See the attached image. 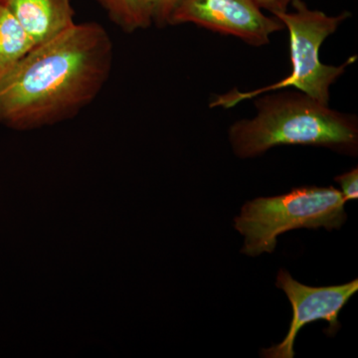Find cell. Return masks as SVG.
Returning a JSON list of instances; mask_svg holds the SVG:
<instances>
[{"label":"cell","mask_w":358,"mask_h":358,"mask_svg":"<svg viewBox=\"0 0 358 358\" xmlns=\"http://www.w3.org/2000/svg\"><path fill=\"white\" fill-rule=\"evenodd\" d=\"M336 181L341 185V192L345 202L348 200L358 199V169L357 167L348 173L338 176L336 178Z\"/></svg>","instance_id":"cell-11"},{"label":"cell","mask_w":358,"mask_h":358,"mask_svg":"<svg viewBox=\"0 0 358 358\" xmlns=\"http://www.w3.org/2000/svg\"><path fill=\"white\" fill-rule=\"evenodd\" d=\"M185 23L238 37L255 47L270 43L274 33L285 29L274 15L263 13L256 0H182L169 25Z\"/></svg>","instance_id":"cell-5"},{"label":"cell","mask_w":358,"mask_h":358,"mask_svg":"<svg viewBox=\"0 0 358 358\" xmlns=\"http://www.w3.org/2000/svg\"><path fill=\"white\" fill-rule=\"evenodd\" d=\"M35 46L24 28L0 1V70L17 62Z\"/></svg>","instance_id":"cell-8"},{"label":"cell","mask_w":358,"mask_h":358,"mask_svg":"<svg viewBox=\"0 0 358 358\" xmlns=\"http://www.w3.org/2000/svg\"><path fill=\"white\" fill-rule=\"evenodd\" d=\"M35 44H43L75 24L71 0H0Z\"/></svg>","instance_id":"cell-7"},{"label":"cell","mask_w":358,"mask_h":358,"mask_svg":"<svg viewBox=\"0 0 358 358\" xmlns=\"http://www.w3.org/2000/svg\"><path fill=\"white\" fill-rule=\"evenodd\" d=\"M110 20L124 31L147 29L152 23V0H96Z\"/></svg>","instance_id":"cell-9"},{"label":"cell","mask_w":358,"mask_h":358,"mask_svg":"<svg viewBox=\"0 0 358 358\" xmlns=\"http://www.w3.org/2000/svg\"><path fill=\"white\" fill-rule=\"evenodd\" d=\"M266 94L256 96L255 117L230 127V143L240 159L259 157L285 145H313L357 155V115L331 109L300 91Z\"/></svg>","instance_id":"cell-2"},{"label":"cell","mask_w":358,"mask_h":358,"mask_svg":"<svg viewBox=\"0 0 358 358\" xmlns=\"http://www.w3.org/2000/svg\"><path fill=\"white\" fill-rule=\"evenodd\" d=\"M345 204L341 190L333 186L296 188L287 194L247 202L234 220L235 229L245 237L242 253H272L277 238L289 230L339 229L348 218Z\"/></svg>","instance_id":"cell-4"},{"label":"cell","mask_w":358,"mask_h":358,"mask_svg":"<svg viewBox=\"0 0 358 358\" xmlns=\"http://www.w3.org/2000/svg\"><path fill=\"white\" fill-rule=\"evenodd\" d=\"M261 8L270 11L274 15L275 13H284L288 10L292 0H256Z\"/></svg>","instance_id":"cell-12"},{"label":"cell","mask_w":358,"mask_h":358,"mask_svg":"<svg viewBox=\"0 0 358 358\" xmlns=\"http://www.w3.org/2000/svg\"><path fill=\"white\" fill-rule=\"evenodd\" d=\"M112 63L105 28L75 23L0 70V124L30 129L76 114L103 88Z\"/></svg>","instance_id":"cell-1"},{"label":"cell","mask_w":358,"mask_h":358,"mask_svg":"<svg viewBox=\"0 0 358 358\" xmlns=\"http://www.w3.org/2000/svg\"><path fill=\"white\" fill-rule=\"evenodd\" d=\"M152 23L159 27L169 24L171 15L182 0H152Z\"/></svg>","instance_id":"cell-10"},{"label":"cell","mask_w":358,"mask_h":358,"mask_svg":"<svg viewBox=\"0 0 358 358\" xmlns=\"http://www.w3.org/2000/svg\"><path fill=\"white\" fill-rule=\"evenodd\" d=\"M275 286L282 289L293 308V320L286 338L279 345L263 350V357L293 358L294 343L301 327L315 322L327 320L329 327L326 333L334 336L341 329L338 315L350 298L358 291V281L341 286L308 287L296 282L286 270H280Z\"/></svg>","instance_id":"cell-6"},{"label":"cell","mask_w":358,"mask_h":358,"mask_svg":"<svg viewBox=\"0 0 358 358\" xmlns=\"http://www.w3.org/2000/svg\"><path fill=\"white\" fill-rule=\"evenodd\" d=\"M291 4L294 11L274 14L289 31L292 62L289 76L277 83L253 91L241 92L233 89L214 98L210 108L230 109L244 101L289 87L317 102L329 105L331 87L345 74L348 66L357 60V56H352L339 66L327 65L320 61V49L327 37L336 33L341 23L348 20L352 13L345 10L338 15H327L322 11L308 8L303 0H292Z\"/></svg>","instance_id":"cell-3"}]
</instances>
